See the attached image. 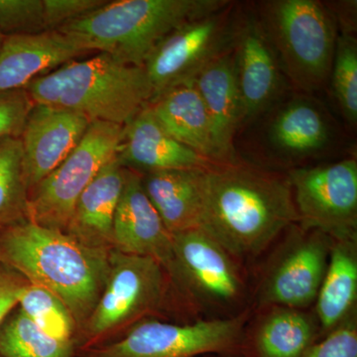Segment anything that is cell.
I'll return each mask as SVG.
<instances>
[{"label":"cell","instance_id":"6da1fadb","mask_svg":"<svg viewBox=\"0 0 357 357\" xmlns=\"http://www.w3.org/2000/svg\"><path fill=\"white\" fill-rule=\"evenodd\" d=\"M298 222L285 172L241 160L204 171L199 229L246 266Z\"/></svg>","mask_w":357,"mask_h":357},{"label":"cell","instance_id":"7a4b0ae2","mask_svg":"<svg viewBox=\"0 0 357 357\" xmlns=\"http://www.w3.org/2000/svg\"><path fill=\"white\" fill-rule=\"evenodd\" d=\"M110 252L29 220L0 230V262L57 295L74 314L79 332L107 284Z\"/></svg>","mask_w":357,"mask_h":357},{"label":"cell","instance_id":"3957f363","mask_svg":"<svg viewBox=\"0 0 357 357\" xmlns=\"http://www.w3.org/2000/svg\"><path fill=\"white\" fill-rule=\"evenodd\" d=\"M34 103L83 114L89 122L124 126L154 98L144 67L107 53L77 59L33 79L24 88Z\"/></svg>","mask_w":357,"mask_h":357},{"label":"cell","instance_id":"277c9868","mask_svg":"<svg viewBox=\"0 0 357 357\" xmlns=\"http://www.w3.org/2000/svg\"><path fill=\"white\" fill-rule=\"evenodd\" d=\"M229 0H114L56 31L89 52L107 53L126 64L145 61L169 33L199 16L227 6Z\"/></svg>","mask_w":357,"mask_h":357},{"label":"cell","instance_id":"5b68a950","mask_svg":"<svg viewBox=\"0 0 357 357\" xmlns=\"http://www.w3.org/2000/svg\"><path fill=\"white\" fill-rule=\"evenodd\" d=\"M109 261L105 289L77 335V356L119 340L145 319L176 318L180 323L192 321L160 263L115 249L110 252Z\"/></svg>","mask_w":357,"mask_h":357},{"label":"cell","instance_id":"8992f818","mask_svg":"<svg viewBox=\"0 0 357 357\" xmlns=\"http://www.w3.org/2000/svg\"><path fill=\"white\" fill-rule=\"evenodd\" d=\"M171 282L191 321L227 319L251 310L248 267L203 229L172 234Z\"/></svg>","mask_w":357,"mask_h":357},{"label":"cell","instance_id":"52a82bcc","mask_svg":"<svg viewBox=\"0 0 357 357\" xmlns=\"http://www.w3.org/2000/svg\"><path fill=\"white\" fill-rule=\"evenodd\" d=\"M255 13L286 79L312 95L328 83L338 36L337 23L319 0H267Z\"/></svg>","mask_w":357,"mask_h":357},{"label":"cell","instance_id":"ba28073f","mask_svg":"<svg viewBox=\"0 0 357 357\" xmlns=\"http://www.w3.org/2000/svg\"><path fill=\"white\" fill-rule=\"evenodd\" d=\"M335 239L318 229L291 225L249 265L251 310L314 307Z\"/></svg>","mask_w":357,"mask_h":357},{"label":"cell","instance_id":"9c48e42d","mask_svg":"<svg viewBox=\"0 0 357 357\" xmlns=\"http://www.w3.org/2000/svg\"><path fill=\"white\" fill-rule=\"evenodd\" d=\"M251 310L227 319L188 323L149 319L109 344L77 357H239L244 326Z\"/></svg>","mask_w":357,"mask_h":357},{"label":"cell","instance_id":"30bf717a","mask_svg":"<svg viewBox=\"0 0 357 357\" xmlns=\"http://www.w3.org/2000/svg\"><path fill=\"white\" fill-rule=\"evenodd\" d=\"M123 126L109 122L89 124L79 144L28 199V220L64 231L79 196L116 154Z\"/></svg>","mask_w":357,"mask_h":357},{"label":"cell","instance_id":"8fae6325","mask_svg":"<svg viewBox=\"0 0 357 357\" xmlns=\"http://www.w3.org/2000/svg\"><path fill=\"white\" fill-rule=\"evenodd\" d=\"M302 227L337 241H357L356 157L286 171Z\"/></svg>","mask_w":357,"mask_h":357},{"label":"cell","instance_id":"7c38bea8","mask_svg":"<svg viewBox=\"0 0 357 357\" xmlns=\"http://www.w3.org/2000/svg\"><path fill=\"white\" fill-rule=\"evenodd\" d=\"M236 13V4L230 1L183 23L155 47L144 64L154 96L191 83L206 66L231 50Z\"/></svg>","mask_w":357,"mask_h":357},{"label":"cell","instance_id":"4fadbf2b","mask_svg":"<svg viewBox=\"0 0 357 357\" xmlns=\"http://www.w3.org/2000/svg\"><path fill=\"white\" fill-rule=\"evenodd\" d=\"M266 115L263 149L271 165L286 171L319 158L337 139V124L314 96L298 93L284 98L263 116Z\"/></svg>","mask_w":357,"mask_h":357},{"label":"cell","instance_id":"5bb4252c","mask_svg":"<svg viewBox=\"0 0 357 357\" xmlns=\"http://www.w3.org/2000/svg\"><path fill=\"white\" fill-rule=\"evenodd\" d=\"M232 58L244 126L261 119L285 98L286 77L255 10H237Z\"/></svg>","mask_w":357,"mask_h":357},{"label":"cell","instance_id":"9a60e30c","mask_svg":"<svg viewBox=\"0 0 357 357\" xmlns=\"http://www.w3.org/2000/svg\"><path fill=\"white\" fill-rule=\"evenodd\" d=\"M89 124L86 116L72 110L32 105L20 136L28 196L74 151Z\"/></svg>","mask_w":357,"mask_h":357},{"label":"cell","instance_id":"2e32d148","mask_svg":"<svg viewBox=\"0 0 357 357\" xmlns=\"http://www.w3.org/2000/svg\"><path fill=\"white\" fill-rule=\"evenodd\" d=\"M115 250L151 258L160 263L169 277L174 271L173 236L148 198L142 174L126 169V181L115 211Z\"/></svg>","mask_w":357,"mask_h":357},{"label":"cell","instance_id":"e0dca14e","mask_svg":"<svg viewBox=\"0 0 357 357\" xmlns=\"http://www.w3.org/2000/svg\"><path fill=\"white\" fill-rule=\"evenodd\" d=\"M115 157L123 168L142 175L182 169L208 170L222 164L197 153L167 133L148 105L123 126Z\"/></svg>","mask_w":357,"mask_h":357},{"label":"cell","instance_id":"ac0fdd59","mask_svg":"<svg viewBox=\"0 0 357 357\" xmlns=\"http://www.w3.org/2000/svg\"><path fill=\"white\" fill-rule=\"evenodd\" d=\"M319 340L312 309L259 307L251 311L244 326L239 357H304Z\"/></svg>","mask_w":357,"mask_h":357},{"label":"cell","instance_id":"d6986e66","mask_svg":"<svg viewBox=\"0 0 357 357\" xmlns=\"http://www.w3.org/2000/svg\"><path fill=\"white\" fill-rule=\"evenodd\" d=\"M88 53L59 31L4 37L0 48V93L24 89L33 79Z\"/></svg>","mask_w":357,"mask_h":357},{"label":"cell","instance_id":"ffe728a7","mask_svg":"<svg viewBox=\"0 0 357 357\" xmlns=\"http://www.w3.org/2000/svg\"><path fill=\"white\" fill-rule=\"evenodd\" d=\"M126 181V168L114 157L77 199L65 232L84 246L112 250L115 211Z\"/></svg>","mask_w":357,"mask_h":357},{"label":"cell","instance_id":"44dd1931","mask_svg":"<svg viewBox=\"0 0 357 357\" xmlns=\"http://www.w3.org/2000/svg\"><path fill=\"white\" fill-rule=\"evenodd\" d=\"M191 83L210 116L220 161L225 164L238 161L234 139L244 126V112L231 50L206 66Z\"/></svg>","mask_w":357,"mask_h":357},{"label":"cell","instance_id":"7402d4cb","mask_svg":"<svg viewBox=\"0 0 357 357\" xmlns=\"http://www.w3.org/2000/svg\"><path fill=\"white\" fill-rule=\"evenodd\" d=\"M148 107L160 126L173 138L197 153L222 163L210 116L192 83L167 89L154 96Z\"/></svg>","mask_w":357,"mask_h":357},{"label":"cell","instance_id":"603a6c76","mask_svg":"<svg viewBox=\"0 0 357 357\" xmlns=\"http://www.w3.org/2000/svg\"><path fill=\"white\" fill-rule=\"evenodd\" d=\"M204 171L182 169L142 175L144 191L171 234L201 227Z\"/></svg>","mask_w":357,"mask_h":357},{"label":"cell","instance_id":"cb8c5ba5","mask_svg":"<svg viewBox=\"0 0 357 357\" xmlns=\"http://www.w3.org/2000/svg\"><path fill=\"white\" fill-rule=\"evenodd\" d=\"M312 311L321 338L357 312V241H333Z\"/></svg>","mask_w":357,"mask_h":357},{"label":"cell","instance_id":"d4e9b609","mask_svg":"<svg viewBox=\"0 0 357 357\" xmlns=\"http://www.w3.org/2000/svg\"><path fill=\"white\" fill-rule=\"evenodd\" d=\"M0 354L4 357H77L74 347L40 330L17 307L0 325Z\"/></svg>","mask_w":357,"mask_h":357},{"label":"cell","instance_id":"484cf974","mask_svg":"<svg viewBox=\"0 0 357 357\" xmlns=\"http://www.w3.org/2000/svg\"><path fill=\"white\" fill-rule=\"evenodd\" d=\"M27 188L20 137L0 140V230L28 220Z\"/></svg>","mask_w":357,"mask_h":357},{"label":"cell","instance_id":"4316f807","mask_svg":"<svg viewBox=\"0 0 357 357\" xmlns=\"http://www.w3.org/2000/svg\"><path fill=\"white\" fill-rule=\"evenodd\" d=\"M17 307L40 330L75 349L79 326L69 307L57 295L29 283L21 295Z\"/></svg>","mask_w":357,"mask_h":357},{"label":"cell","instance_id":"83f0119b","mask_svg":"<svg viewBox=\"0 0 357 357\" xmlns=\"http://www.w3.org/2000/svg\"><path fill=\"white\" fill-rule=\"evenodd\" d=\"M328 83L342 116L352 128L357 126V39L338 33Z\"/></svg>","mask_w":357,"mask_h":357},{"label":"cell","instance_id":"f1b7e54d","mask_svg":"<svg viewBox=\"0 0 357 357\" xmlns=\"http://www.w3.org/2000/svg\"><path fill=\"white\" fill-rule=\"evenodd\" d=\"M0 32L4 37L47 32L44 0H0Z\"/></svg>","mask_w":357,"mask_h":357},{"label":"cell","instance_id":"f546056e","mask_svg":"<svg viewBox=\"0 0 357 357\" xmlns=\"http://www.w3.org/2000/svg\"><path fill=\"white\" fill-rule=\"evenodd\" d=\"M304 357H357V312L318 340Z\"/></svg>","mask_w":357,"mask_h":357},{"label":"cell","instance_id":"4dcf8cb0","mask_svg":"<svg viewBox=\"0 0 357 357\" xmlns=\"http://www.w3.org/2000/svg\"><path fill=\"white\" fill-rule=\"evenodd\" d=\"M33 105L24 89L0 93V140L20 137Z\"/></svg>","mask_w":357,"mask_h":357},{"label":"cell","instance_id":"1f68e13d","mask_svg":"<svg viewBox=\"0 0 357 357\" xmlns=\"http://www.w3.org/2000/svg\"><path fill=\"white\" fill-rule=\"evenodd\" d=\"M105 3L107 0H44L47 31H56Z\"/></svg>","mask_w":357,"mask_h":357},{"label":"cell","instance_id":"d6a6232c","mask_svg":"<svg viewBox=\"0 0 357 357\" xmlns=\"http://www.w3.org/2000/svg\"><path fill=\"white\" fill-rule=\"evenodd\" d=\"M28 284L29 282L22 275L0 262V325L17 307Z\"/></svg>","mask_w":357,"mask_h":357},{"label":"cell","instance_id":"836d02e7","mask_svg":"<svg viewBox=\"0 0 357 357\" xmlns=\"http://www.w3.org/2000/svg\"><path fill=\"white\" fill-rule=\"evenodd\" d=\"M337 23L338 33L354 34L356 30V1L325 2ZM356 35V34H354Z\"/></svg>","mask_w":357,"mask_h":357},{"label":"cell","instance_id":"e575fe53","mask_svg":"<svg viewBox=\"0 0 357 357\" xmlns=\"http://www.w3.org/2000/svg\"><path fill=\"white\" fill-rule=\"evenodd\" d=\"M4 36L0 32V48H1L2 42H3Z\"/></svg>","mask_w":357,"mask_h":357},{"label":"cell","instance_id":"d590c367","mask_svg":"<svg viewBox=\"0 0 357 357\" xmlns=\"http://www.w3.org/2000/svg\"><path fill=\"white\" fill-rule=\"evenodd\" d=\"M201 357H225V356H204Z\"/></svg>","mask_w":357,"mask_h":357},{"label":"cell","instance_id":"8d00e7d4","mask_svg":"<svg viewBox=\"0 0 357 357\" xmlns=\"http://www.w3.org/2000/svg\"><path fill=\"white\" fill-rule=\"evenodd\" d=\"M0 357H4L3 356H2V354H0Z\"/></svg>","mask_w":357,"mask_h":357}]
</instances>
